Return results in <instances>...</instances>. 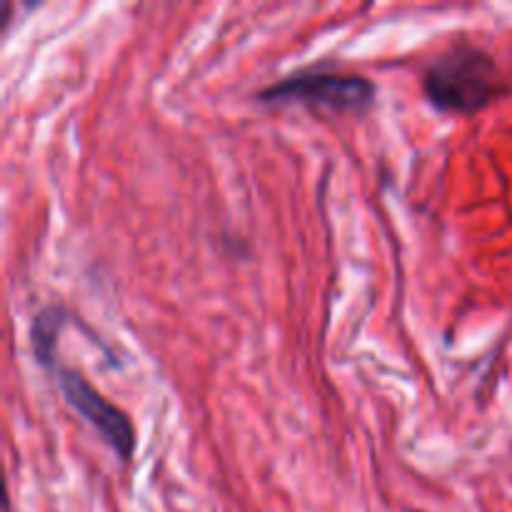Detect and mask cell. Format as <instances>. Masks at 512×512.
I'll return each instance as SVG.
<instances>
[{"label":"cell","mask_w":512,"mask_h":512,"mask_svg":"<svg viewBox=\"0 0 512 512\" xmlns=\"http://www.w3.org/2000/svg\"><path fill=\"white\" fill-rule=\"evenodd\" d=\"M423 93L443 113L475 115L500 93V70L488 50L458 43L440 53L423 73Z\"/></svg>","instance_id":"1"},{"label":"cell","mask_w":512,"mask_h":512,"mask_svg":"<svg viewBox=\"0 0 512 512\" xmlns=\"http://www.w3.org/2000/svg\"><path fill=\"white\" fill-rule=\"evenodd\" d=\"M373 80L353 73H325V70H308V73L290 75L260 90V103H303L315 108L330 110H365L375 103Z\"/></svg>","instance_id":"2"},{"label":"cell","mask_w":512,"mask_h":512,"mask_svg":"<svg viewBox=\"0 0 512 512\" xmlns=\"http://www.w3.org/2000/svg\"><path fill=\"white\" fill-rule=\"evenodd\" d=\"M58 385L65 400L78 415H83L90 425L100 433V438L110 445L123 463H128L135 453V428L128 415L100 395L80 373L68 368H58Z\"/></svg>","instance_id":"3"},{"label":"cell","mask_w":512,"mask_h":512,"mask_svg":"<svg viewBox=\"0 0 512 512\" xmlns=\"http://www.w3.org/2000/svg\"><path fill=\"white\" fill-rule=\"evenodd\" d=\"M65 323H68V313L60 305H48L35 315L33 328H30V345H33L35 360L43 368H55V343Z\"/></svg>","instance_id":"4"}]
</instances>
